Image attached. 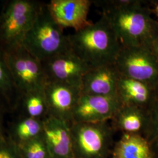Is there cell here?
Listing matches in <instances>:
<instances>
[{
  "instance_id": "cell-1",
  "label": "cell",
  "mask_w": 158,
  "mask_h": 158,
  "mask_svg": "<svg viewBox=\"0 0 158 158\" xmlns=\"http://www.w3.org/2000/svg\"><path fill=\"white\" fill-rule=\"evenodd\" d=\"M93 4L102 9L121 46L151 48L158 38V21L145 1L97 0Z\"/></svg>"
},
{
  "instance_id": "cell-2",
  "label": "cell",
  "mask_w": 158,
  "mask_h": 158,
  "mask_svg": "<svg viewBox=\"0 0 158 158\" xmlns=\"http://www.w3.org/2000/svg\"><path fill=\"white\" fill-rule=\"evenodd\" d=\"M72 51L90 68L115 63L121 45L107 17L68 35Z\"/></svg>"
},
{
  "instance_id": "cell-3",
  "label": "cell",
  "mask_w": 158,
  "mask_h": 158,
  "mask_svg": "<svg viewBox=\"0 0 158 158\" xmlns=\"http://www.w3.org/2000/svg\"><path fill=\"white\" fill-rule=\"evenodd\" d=\"M22 46L41 62L71 49L68 36L51 15L47 4L40 6Z\"/></svg>"
},
{
  "instance_id": "cell-4",
  "label": "cell",
  "mask_w": 158,
  "mask_h": 158,
  "mask_svg": "<svg viewBox=\"0 0 158 158\" xmlns=\"http://www.w3.org/2000/svg\"><path fill=\"white\" fill-rule=\"evenodd\" d=\"M74 158H109L115 131L108 121L70 125Z\"/></svg>"
},
{
  "instance_id": "cell-5",
  "label": "cell",
  "mask_w": 158,
  "mask_h": 158,
  "mask_svg": "<svg viewBox=\"0 0 158 158\" xmlns=\"http://www.w3.org/2000/svg\"><path fill=\"white\" fill-rule=\"evenodd\" d=\"M41 4L28 0L10 1L0 17V41L8 49L22 46L23 40L33 25Z\"/></svg>"
},
{
  "instance_id": "cell-6",
  "label": "cell",
  "mask_w": 158,
  "mask_h": 158,
  "mask_svg": "<svg viewBox=\"0 0 158 158\" xmlns=\"http://www.w3.org/2000/svg\"><path fill=\"white\" fill-rule=\"evenodd\" d=\"M4 51L17 91L24 94L33 91L44 90L48 77L42 63L23 46Z\"/></svg>"
},
{
  "instance_id": "cell-7",
  "label": "cell",
  "mask_w": 158,
  "mask_h": 158,
  "mask_svg": "<svg viewBox=\"0 0 158 158\" xmlns=\"http://www.w3.org/2000/svg\"><path fill=\"white\" fill-rule=\"evenodd\" d=\"M119 74L156 89L158 85V61L151 48L121 46L115 62Z\"/></svg>"
},
{
  "instance_id": "cell-8",
  "label": "cell",
  "mask_w": 158,
  "mask_h": 158,
  "mask_svg": "<svg viewBox=\"0 0 158 158\" xmlns=\"http://www.w3.org/2000/svg\"><path fill=\"white\" fill-rule=\"evenodd\" d=\"M42 63L48 80L71 85L81 91L83 77L90 68L72 49Z\"/></svg>"
},
{
  "instance_id": "cell-9",
  "label": "cell",
  "mask_w": 158,
  "mask_h": 158,
  "mask_svg": "<svg viewBox=\"0 0 158 158\" xmlns=\"http://www.w3.org/2000/svg\"><path fill=\"white\" fill-rule=\"evenodd\" d=\"M122 104L118 96L81 94L74 108L72 124L111 121Z\"/></svg>"
},
{
  "instance_id": "cell-10",
  "label": "cell",
  "mask_w": 158,
  "mask_h": 158,
  "mask_svg": "<svg viewBox=\"0 0 158 158\" xmlns=\"http://www.w3.org/2000/svg\"><path fill=\"white\" fill-rule=\"evenodd\" d=\"M44 94L48 115L72 124L73 113L81 89L62 82L48 80Z\"/></svg>"
},
{
  "instance_id": "cell-11",
  "label": "cell",
  "mask_w": 158,
  "mask_h": 158,
  "mask_svg": "<svg viewBox=\"0 0 158 158\" xmlns=\"http://www.w3.org/2000/svg\"><path fill=\"white\" fill-rule=\"evenodd\" d=\"M93 1L52 0L47 4L51 15L63 28L77 31L91 23L87 17Z\"/></svg>"
},
{
  "instance_id": "cell-12",
  "label": "cell",
  "mask_w": 158,
  "mask_h": 158,
  "mask_svg": "<svg viewBox=\"0 0 158 158\" xmlns=\"http://www.w3.org/2000/svg\"><path fill=\"white\" fill-rule=\"evenodd\" d=\"M42 123V135L51 158H74L70 124L49 115Z\"/></svg>"
},
{
  "instance_id": "cell-13",
  "label": "cell",
  "mask_w": 158,
  "mask_h": 158,
  "mask_svg": "<svg viewBox=\"0 0 158 158\" xmlns=\"http://www.w3.org/2000/svg\"><path fill=\"white\" fill-rule=\"evenodd\" d=\"M115 63L91 67L82 80L81 93L102 96H116L120 77Z\"/></svg>"
},
{
  "instance_id": "cell-14",
  "label": "cell",
  "mask_w": 158,
  "mask_h": 158,
  "mask_svg": "<svg viewBox=\"0 0 158 158\" xmlns=\"http://www.w3.org/2000/svg\"><path fill=\"white\" fill-rule=\"evenodd\" d=\"M155 90V89L143 82L121 75L117 85V95L122 105L147 110L152 101Z\"/></svg>"
},
{
  "instance_id": "cell-15",
  "label": "cell",
  "mask_w": 158,
  "mask_h": 158,
  "mask_svg": "<svg viewBox=\"0 0 158 158\" xmlns=\"http://www.w3.org/2000/svg\"><path fill=\"white\" fill-rule=\"evenodd\" d=\"M110 121L115 131L144 136L148 122L147 110L134 106L121 105Z\"/></svg>"
},
{
  "instance_id": "cell-16",
  "label": "cell",
  "mask_w": 158,
  "mask_h": 158,
  "mask_svg": "<svg viewBox=\"0 0 158 158\" xmlns=\"http://www.w3.org/2000/svg\"><path fill=\"white\" fill-rule=\"evenodd\" d=\"M112 158H155L152 148L144 136L123 134L115 142Z\"/></svg>"
},
{
  "instance_id": "cell-17",
  "label": "cell",
  "mask_w": 158,
  "mask_h": 158,
  "mask_svg": "<svg viewBox=\"0 0 158 158\" xmlns=\"http://www.w3.org/2000/svg\"><path fill=\"white\" fill-rule=\"evenodd\" d=\"M147 113L148 122L144 136L152 148L155 157L158 158V85Z\"/></svg>"
},
{
  "instance_id": "cell-18",
  "label": "cell",
  "mask_w": 158,
  "mask_h": 158,
  "mask_svg": "<svg viewBox=\"0 0 158 158\" xmlns=\"http://www.w3.org/2000/svg\"><path fill=\"white\" fill-rule=\"evenodd\" d=\"M25 105L29 117L38 119L48 115L44 90L31 91L23 94Z\"/></svg>"
},
{
  "instance_id": "cell-19",
  "label": "cell",
  "mask_w": 158,
  "mask_h": 158,
  "mask_svg": "<svg viewBox=\"0 0 158 158\" xmlns=\"http://www.w3.org/2000/svg\"><path fill=\"white\" fill-rule=\"evenodd\" d=\"M42 121L29 117L17 124L15 132L22 139H32L42 134Z\"/></svg>"
},
{
  "instance_id": "cell-20",
  "label": "cell",
  "mask_w": 158,
  "mask_h": 158,
  "mask_svg": "<svg viewBox=\"0 0 158 158\" xmlns=\"http://www.w3.org/2000/svg\"><path fill=\"white\" fill-rule=\"evenodd\" d=\"M17 90L5 59L4 49H0V94L10 97Z\"/></svg>"
},
{
  "instance_id": "cell-21",
  "label": "cell",
  "mask_w": 158,
  "mask_h": 158,
  "mask_svg": "<svg viewBox=\"0 0 158 158\" xmlns=\"http://www.w3.org/2000/svg\"><path fill=\"white\" fill-rule=\"evenodd\" d=\"M27 149V158H51L42 134L31 140Z\"/></svg>"
},
{
  "instance_id": "cell-22",
  "label": "cell",
  "mask_w": 158,
  "mask_h": 158,
  "mask_svg": "<svg viewBox=\"0 0 158 158\" xmlns=\"http://www.w3.org/2000/svg\"><path fill=\"white\" fill-rule=\"evenodd\" d=\"M0 158H16V157L9 149L1 147L0 148Z\"/></svg>"
},
{
  "instance_id": "cell-23",
  "label": "cell",
  "mask_w": 158,
  "mask_h": 158,
  "mask_svg": "<svg viewBox=\"0 0 158 158\" xmlns=\"http://www.w3.org/2000/svg\"><path fill=\"white\" fill-rule=\"evenodd\" d=\"M150 4H152V6H149L151 8V10L153 14H154L157 18L158 22V1H151Z\"/></svg>"
},
{
  "instance_id": "cell-24",
  "label": "cell",
  "mask_w": 158,
  "mask_h": 158,
  "mask_svg": "<svg viewBox=\"0 0 158 158\" xmlns=\"http://www.w3.org/2000/svg\"><path fill=\"white\" fill-rule=\"evenodd\" d=\"M151 49L158 61V37L153 42L151 45Z\"/></svg>"
},
{
  "instance_id": "cell-25",
  "label": "cell",
  "mask_w": 158,
  "mask_h": 158,
  "mask_svg": "<svg viewBox=\"0 0 158 158\" xmlns=\"http://www.w3.org/2000/svg\"><path fill=\"white\" fill-rule=\"evenodd\" d=\"M0 11H1V7H0ZM1 12H0V17H1Z\"/></svg>"
}]
</instances>
